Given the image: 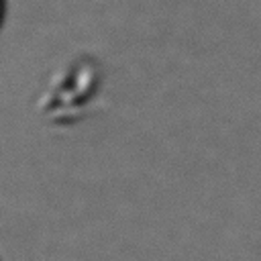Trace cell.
<instances>
[{"instance_id":"obj_1","label":"cell","mask_w":261,"mask_h":261,"mask_svg":"<svg viewBox=\"0 0 261 261\" xmlns=\"http://www.w3.org/2000/svg\"><path fill=\"white\" fill-rule=\"evenodd\" d=\"M2 8H4V6H2V0H0V18H2Z\"/></svg>"}]
</instances>
